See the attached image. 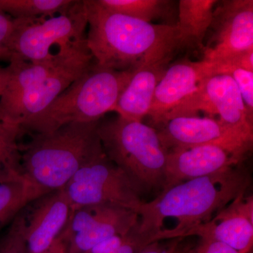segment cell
Listing matches in <instances>:
<instances>
[{"mask_svg":"<svg viewBox=\"0 0 253 253\" xmlns=\"http://www.w3.org/2000/svg\"><path fill=\"white\" fill-rule=\"evenodd\" d=\"M23 210L14 218L7 233L0 241V253H27L24 237Z\"/></svg>","mask_w":253,"mask_h":253,"instance_id":"25","label":"cell"},{"mask_svg":"<svg viewBox=\"0 0 253 253\" xmlns=\"http://www.w3.org/2000/svg\"><path fill=\"white\" fill-rule=\"evenodd\" d=\"M135 71H116L93 63L44 111L25 123L21 130L44 134L69 123L99 121L114 111Z\"/></svg>","mask_w":253,"mask_h":253,"instance_id":"4","label":"cell"},{"mask_svg":"<svg viewBox=\"0 0 253 253\" xmlns=\"http://www.w3.org/2000/svg\"><path fill=\"white\" fill-rule=\"evenodd\" d=\"M86 28L83 1H76L59 16L25 23L15 32L6 48L23 61L43 62L56 56L51 52L55 46L62 51L86 44Z\"/></svg>","mask_w":253,"mask_h":253,"instance_id":"6","label":"cell"},{"mask_svg":"<svg viewBox=\"0 0 253 253\" xmlns=\"http://www.w3.org/2000/svg\"><path fill=\"white\" fill-rule=\"evenodd\" d=\"M174 246H171L170 249H166L165 246L159 244V241L152 243L145 247L137 253H172L174 251Z\"/></svg>","mask_w":253,"mask_h":253,"instance_id":"30","label":"cell"},{"mask_svg":"<svg viewBox=\"0 0 253 253\" xmlns=\"http://www.w3.org/2000/svg\"><path fill=\"white\" fill-rule=\"evenodd\" d=\"M169 61L146 65L138 68L120 96L114 111L118 116L142 122L149 115L156 86Z\"/></svg>","mask_w":253,"mask_h":253,"instance_id":"17","label":"cell"},{"mask_svg":"<svg viewBox=\"0 0 253 253\" xmlns=\"http://www.w3.org/2000/svg\"><path fill=\"white\" fill-rule=\"evenodd\" d=\"M86 44L61 51L54 58L40 63H30L11 54L9 67L11 76L0 100V113L4 112L23 94L38 83L44 81L48 75L59 66L68 56Z\"/></svg>","mask_w":253,"mask_h":253,"instance_id":"18","label":"cell"},{"mask_svg":"<svg viewBox=\"0 0 253 253\" xmlns=\"http://www.w3.org/2000/svg\"><path fill=\"white\" fill-rule=\"evenodd\" d=\"M158 135L168 151L201 146L226 150L240 161L253 147V138L211 118L178 117L163 125Z\"/></svg>","mask_w":253,"mask_h":253,"instance_id":"8","label":"cell"},{"mask_svg":"<svg viewBox=\"0 0 253 253\" xmlns=\"http://www.w3.org/2000/svg\"><path fill=\"white\" fill-rule=\"evenodd\" d=\"M98 134L106 156L126 174L140 196L163 189L168 150L157 129L118 116L99 122Z\"/></svg>","mask_w":253,"mask_h":253,"instance_id":"5","label":"cell"},{"mask_svg":"<svg viewBox=\"0 0 253 253\" xmlns=\"http://www.w3.org/2000/svg\"><path fill=\"white\" fill-rule=\"evenodd\" d=\"M215 0H180L176 27L185 46H202L212 20Z\"/></svg>","mask_w":253,"mask_h":253,"instance_id":"19","label":"cell"},{"mask_svg":"<svg viewBox=\"0 0 253 253\" xmlns=\"http://www.w3.org/2000/svg\"><path fill=\"white\" fill-rule=\"evenodd\" d=\"M213 76H230L239 88L250 117L253 118V72L226 62L211 63Z\"/></svg>","mask_w":253,"mask_h":253,"instance_id":"24","label":"cell"},{"mask_svg":"<svg viewBox=\"0 0 253 253\" xmlns=\"http://www.w3.org/2000/svg\"><path fill=\"white\" fill-rule=\"evenodd\" d=\"M221 61L230 63L237 67L253 72V49L243 51L217 62Z\"/></svg>","mask_w":253,"mask_h":253,"instance_id":"29","label":"cell"},{"mask_svg":"<svg viewBox=\"0 0 253 253\" xmlns=\"http://www.w3.org/2000/svg\"><path fill=\"white\" fill-rule=\"evenodd\" d=\"M11 54L6 47H0V59H9Z\"/></svg>","mask_w":253,"mask_h":253,"instance_id":"33","label":"cell"},{"mask_svg":"<svg viewBox=\"0 0 253 253\" xmlns=\"http://www.w3.org/2000/svg\"><path fill=\"white\" fill-rule=\"evenodd\" d=\"M99 123H69L34 134L30 142L19 146L21 176L38 199L63 189L83 166L104 153Z\"/></svg>","mask_w":253,"mask_h":253,"instance_id":"3","label":"cell"},{"mask_svg":"<svg viewBox=\"0 0 253 253\" xmlns=\"http://www.w3.org/2000/svg\"><path fill=\"white\" fill-rule=\"evenodd\" d=\"M45 253H67V241L63 232L56 240L51 249Z\"/></svg>","mask_w":253,"mask_h":253,"instance_id":"31","label":"cell"},{"mask_svg":"<svg viewBox=\"0 0 253 253\" xmlns=\"http://www.w3.org/2000/svg\"><path fill=\"white\" fill-rule=\"evenodd\" d=\"M92 55L87 46L78 50L54 71L29 90L23 93L4 112L0 121L21 127L47 107L63 91L83 76L93 64Z\"/></svg>","mask_w":253,"mask_h":253,"instance_id":"9","label":"cell"},{"mask_svg":"<svg viewBox=\"0 0 253 253\" xmlns=\"http://www.w3.org/2000/svg\"><path fill=\"white\" fill-rule=\"evenodd\" d=\"M137 213L109 205L86 206L73 212L63 231L67 253H84L113 236H126L137 224Z\"/></svg>","mask_w":253,"mask_h":253,"instance_id":"10","label":"cell"},{"mask_svg":"<svg viewBox=\"0 0 253 253\" xmlns=\"http://www.w3.org/2000/svg\"><path fill=\"white\" fill-rule=\"evenodd\" d=\"M156 241H158L151 236L144 235L139 233L136 224L130 231L126 234L121 246L112 253H137L149 244Z\"/></svg>","mask_w":253,"mask_h":253,"instance_id":"26","label":"cell"},{"mask_svg":"<svg viewBox=\"0 0 253 253\" xmlns=\"http://www.w3.org/2000/svg\"><path fill=\"white\" fill-rule=\"evenodd\" d=\"M190 253H240L229 246L213 241V240L201 239V242L194 251Z\"/></svg>","mask_w":253,"mask_h":253,"instance_id":"28","label":"cell"},{"mask_svg":"<svg viewBox=\"0 0 253 253\" xmlns=\"http://www.w3.org/2000/svg\"><path fill=\"white\" fill-rule=\"evenodd\" d=\"M213 76L212 63L185 60L167 68L156 86L148 116L163 126L168 115L196 89L204 78Z\"/></svg>","mask_w":253,"mask_h":253,"instance_id":"14","label":"cell"},{"mask_svg":"<svg viewBox=\"0 0 253 253\" xmlns=\"http://www.w3.org/2000/svg\"><path fill=\"white\" fill-rule=\"evenodd\" d=\"M73 0H0V12L9 14L15 19L38 20L52 17L67 11Z\"/></svg>","mask_w":253,"mask_h":253,"instance_id":"20","label":"cell"},{"mask_svg":"<svg viewBox=\"0 0 253 253\" xmlns=\"http://www.w3.org/2000/svg\"><path fill=\"white\" fill-rule=\"evenodd\" d=\"M212 34L204 48V61L215 63L253 49V0L221 1L212 14Z\"/></svg>","mask_w":253,"mask_h":253,"instance_id":"11","label":"cell"},{"mask_svg":"<svg viewBox=\"0 0 253 253\" xmlns=\"http://www.w3.org/2000/svg\"><path fill=\"white\" fill-rule=\"evenodd\" d=\"M64 190L73 212L86 206L109 205L137 213L143 202L127 176L105 153L83 166Z\"/></svg>","mask_w":253,"mask_h":253,"instance_id":"7","label":"cell"},{"mask_svg":"<svg viewBox=\"0 0 253 253\" xmlns=\"http://www.w3.org/2000/svg\"><path fill=\"white\" fill-rule=\"evenodd\" d=\"M38 199L23 177L0 182V228Z\"/></svg>","mask_w":253,"mask_h":253,"instance_id":"22","label":"cell"},{"mask_svg":"<svg viewBox=\"0 0 253 253\" xmlns=\"http://www.w3.org/2000/svg\"><path fill=\"white\" fill-rule=\"evenodd\" d=\"M29 21L11 18L0 12V47H6L16 30Z\"/></svg>","mask_w":253,"mask_h":253,"instance_id":"27","label":"cell"},{"mask_svg":"<svg viewBox=\"0 0 253 253\" xmlns=\"http://www.w3.org/2000/svg\"><path fill=\"white\" fill-rule=\"evenodd\" d=\"M105 9L152 23L168 16L173 9V1L168 0H96Z\"/></svg>","mask_w":253,"mask_h":253,"instance_id":"21","label":"cell"},{"mask_svg":"<svg viewBox=\"0 0 253 253\" xmlns=\"http://www.w3.org/2000/svg\"><path fill=\"white\" fill-rule=\"evenodd\" d=\"M22 132L19 126L0 121V182L22 177L17 142Z\"/></svg>","mask_w":253,"mask_h":253,"instance_id":"23","label":"cell"},{"mask_svg":"<svg viewBox=\"0 0 253 253\" xmlns=\"http://www.w3.org/2000/svg\"><path fill=\"white\" fill-rule=\"evenodd\" d=\"M200 85L212 115H218L221 123L253 139V118L234 80L226 75H215L204 78Z\"/></svg>","mask_w":253,"mask_h":253,"instance_id":"16","label":"cell"},{"mask_svg":"<svg viewBox=\"0 0 253 253\" xmlns=\"http://www.w3.org/2000/svg\"><path fill=\"white\" fill-rule=\"evenodd\" d=\"M250 184L249 173L234 167L163 190L151 202L141 204L137 212L138 230L159 241L171 239L169 230L162 227L166 218L172 217L178 220L172 231L176 237H182L195 226L211 221L214 212L245 194Z\"/></svg>","mask_w":253,"mask_h":253,"instance_id":"2","label":"cell"},{"mask_svg":"<svg viewBox=\"0 0 253 253\" xmlns=\"http://www.w3.org/2000/svg\"><path fill=\"white\" fill-rule=\"evenodd\" d=\"M240 195L215 218L190 229L186 236L197 235L229 246L240 253H251L253 245V199Z\"/></svg>","mask_w":253,"mask_h":253,"instance_id":"13","label":"cell"},{"mask_svg":"<svg viewBox=\"0 0 253 253\" xmlns=\"http://www.w3.org/2000/svg\"><path fill=\"white\" fill-rule=\"evenodd\" d=\"M86 45L96 64L116 71L170 61L184 45L176 26L154 24L113 12L96 0L83 1Z\"/></svg>","mask_w":253,"mask_h":253,"instance_id":"1","label":"cell"},{"mask_svg":"<svg viewBox=\"0 0 253 253\" xmlns=\"http://www.w3.org/2000/svg\"><path fill=\"white\" fill-rule=\"evenodd\" d=\"M24 211L26 253H45L66 229L73 211L64 188L33 201Z\"/></svg>","mask_w":253,"mask_h":253,"instance_id":"12","label":"cell"},{"mask_svg":"<svg viewBox=\"0 0 253 253\" xmlns=\"http://www.w3.org/2000/svg\"><path fill=\"white\" fill-rule=\"evenodd\" d=\"M241 162L230 153L217 146H201L169 150L166 159L163 190L184 181L236 167Z\"/></svg>","mask_w":253,"mask_h":253,"instance_id":"15","label":"cell"},{"mask_svg":"<svg viewBox=\"0 0 253 253\" xmlns=\"http://www.w3.org/2000/svg\"><path fill=\"white\" fill-rule=\"evenodd\" d=\"M10 76H11V68L9 66L6 67L0 66V100L9 83Z\"/></svg>","mask_w":253,"mask_h":253,"instance_id":"32","label":"cell"}]
</instances>
